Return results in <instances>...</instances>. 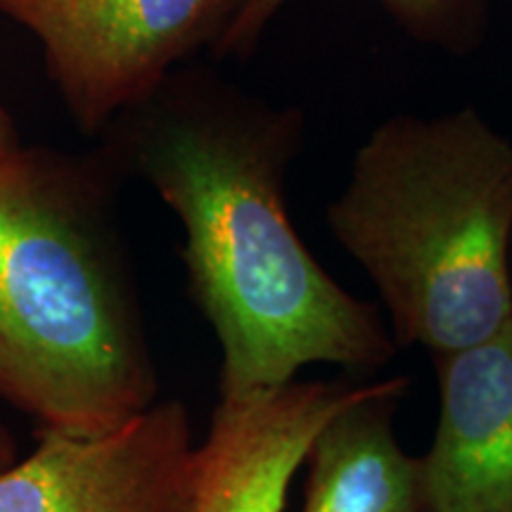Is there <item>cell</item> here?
Masks as SVG:
<instances>
[{
  "mask_svg": "<svg viewBox=\"0 0 512 512\" xmlns=\"http://www.w3.org/2000/svg\"><path fill=\"white\" fill-rule=\"evenodd\" d=\"M19 143H22V140H19L15 121H12L10 112L0 105V150H5V147H12V145H19Z\"/></svg>",
  "mask_w": 512,
  "mask_h": 512,
  "instance_id": "10",
  "label": "cell"
},
{
  "mask_svg": "<svg viewBox=\"0 0 512 512\" xmlns=\"http://www.w3.org/2000/svg\"><path fill=\"white\" fill-rule=\"evenodd\" d=\"M290 0H240L216 57L247 60L278 10ZM399 27L415 41L465 55L479 46L486 27L484 0H380Z\"/></svg>",
  "mask_w": 512,
  "mask_h": 512,
  "instance_id": "9",
  "label": "cell"
},
{
  "mask_svg": "<svg viewBox=\"0 0 512 512\" xmlns=\"http://www.w3.org/2000/svg\"><path fill=\"white\" fill-rule=\"evenodd\" d=\"M100 138L121 176L143 178L181 221L188 294L221 347V401L313 363L373 373L394 356L377 306L337 285L290 219L302 112L178 67Z\"/></svg>",
  "mask_w": 512,
  "mask_h": 512,
  "instance_id": "1",
  "label": "cell"
},
{
  "mask_svg": "<svg viewBox=\"0 0 512 512\" xmlns=\"http://www.w3.org/2000/svg\"><path fill=\"white\" fill-rule=\"evenodd\" d=\"M510 271H512V256H510Z\"/></svg>",
  "mask_w": 512,
  "mask_h": 512,
  "instance_id": "12",
  "label": "cell"
},
{
  "mask_svg": "<svg viewBox=\"0 0 512 512\" xmlns=\"http://www.w3.org/2000/svg\"><path fill=\"white\" fill-rule=\"evenodd\" d=\"M408 377L370 382L313 437L302 512H425L418 458L394 437Z\"/></svg>",
  "mask_w": 512,
  "mask_h": 512,
  "instance_id": "8",
  "label": "cell"
},
{
  "mask_svg": "<svg viewBox=\"0 0 512 512\" xmlns=\"http://www.w3.org/2000/svg\"><path fill=\"white\" fill-rule=\"evenodd\" d=\"M432 361L439 420L418 458L425 512H512V320Z\"/></svg>",
  "mask_w": 512,
  "mask_h": 512,
  "instance_id": "7",
  "label": "cell"
},
{
  "mask_svg": "<svg viewBox=\"0 0 512 512\" xmlns=\"http://www.w3.org/2000/svg\"><path fill=\"white\" fill-rule=\"evenodd\" d=\"M102 147L0 150V401L91 437L157 403L159 373Z\"/></svg>",
  "mask_w": 512,
  "mask_h": 512,
  "instance_id": "2",
  "label": "cell"
},
{
  "mask_svg": "<svg viewBox=\"0 0 512 512\" xmlns=\"http://www.w3.org/2000/svg\"><path fill=\"white\" fill-rule=\"evenodd\" d=\"M17 460V441L12 437L8 427L0 425V470L12 465Z\"/></svg>",
  "mask_w": 512,
  "mask_h": 512,
  "instance_id": "11",
  "label": "cell"
},
{
  "mask_svg": "<svg viewBox=\"0 0 512 512\" xmlns=\"http://www.w3.org/2000/svg\"><path fill=\"white\" fill-rule=\"evenodd\" d=\"M370 382H297L219 401L178 512H283L320 427Z\"/></svg>",
  "mask_w": 512,
  "mask_h": 512,
  "instance_id": "6",
  "label": "cell"
},
{
  "mask_svg": "<svg viewBox=\"0 0 512 512\" xmlns=\"http://www.w3.org/2000/svg\"><path fill=\"white\" fill-rule=\"evenodd\" d=\"M31 456L0 470V512H178L195 439L181 401H157L117 430L36 434Z\"/></svg>",
  "mask_w": 512,
  "mask_h": 512,
  "instance_id": "5",
  "label": "cell"
},
{
  "mask_svg": "<svg viewBox=\"0 0 512 512\" xmlns=\"http://www.w3.org/2000/svg\"><path fill=\"white\" fill-rule=\"evenodd\" d=\"M328 226L403 347H475L512 320V143L475 107L394 114L358 147Z\"/></svg>",
  "mask_w": 512,
  "mask_h": 512,
  "instance_id": "3",
  "label": "cell"
},
{
  "mask_svg": "<svg viewBox=\"0 0 512 512\" xmlns=\"http://www.w3.org/2000/svg\"><path fill=\"white\" fill-rule=\"evenodd\" d=\"M240 0H0L41 43L50 83L86 136L143 102L202 48H216Z\"/></svg>",
  "mask_w": 512,
  "mask_h": 512,
  "instance_id": "4",
  "label": "cell"
}]
</instances>
